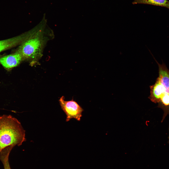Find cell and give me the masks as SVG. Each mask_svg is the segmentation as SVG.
<instances>
[{
	"label": "cell",
	"instance_id": "cell-2",
	"mask_svg": "<svg viewBox=\"0 0 169 169\" xmlns=\"http://www.w3.org/2000/svg\"><path fill=\"white\" fill-rule=\"evenodd\" d=\"M154 59L158 66L159 76L155 84L150 86L148 98L152 102L158 103V107L163 110L162 122L169 114V70L164 64H160Z\"/></svg>",
	"mask_w": 169,
	"mask_h": 169
},
{
	"label": "cell",
	"instance_id": "cell-1",
	"mask_svg": "<svg viewBox=\"0 0 169 169\" xmlns=\"http://www.w3.org/2000/svg\"><path fill=\"white\" fill-rule=\"evenodd\" d=\"M26 140L25 131L17 119L11 115H0V152L20 146Z\"/></svg>",
	"mask_w": 169,
	"mask_h": 169
},
{
	"label": "cell",
	"instance_id": "cell-6",
	"mask_svg": "<svg viewBox=\"0 0 169 169\" xmlns=\"http://www.w3.org/2000/svg\"><path fill=\"white\" fill-rule=\"evenodd\" d=\"M26 33L9 39L0 40V53L20 45L28 38Z\"/></svg>",
	"mask_w": 169,
	"mask_h": 169
},
{
	"label": "cell",
	"instance_id": "cell-9",
	"mask_svg": "<svg viewBox=\"0 0 169 169\" xmlns=\"http://www.w3.org/2000/svg\"><path fill=\"white\" fill-rule=\"evenodd\" d=\"M168 142L169 144V135L168 137Z\"/></svg>",
	"mask_w": 169,
	"mask_h": 169
},
{
	"label": "cell",
	"instance_id": "cell-4",
	"mask_svg": "<svg viewBox=\"0 0 169 169\" xmlns=\"http://www.w3.org/2000/svg\"><path fill=\"white\" fill-rule=\"evenodd\" d=\"M64 99V96H62L59 102L62 109L66 115V121L68 122L72 118L80 121L83 109L73 99L67 101Z\"/></svg>",
	"mask_w": 169,
	"mask_h": 169
},
{
	"label": "cell",
	"instance_id": "cell-3",
	"mask_svg": "<svg viewBox=\"0 0 169 169\" xmlns=\"http://www.w3.org/2000/svg\"><path fill=\"white\" fill-rule=\"evenodd\" d=\"M42 27L20 45L15 50L23 60H35L41 57L46 39Z\"/></svg>",
	"mask_w": 169,
	"mask_h": 169
},
{
	"label": "cell",
	"instance_id": "cell-8",
	"mask_svg": "<svg viewBox=\"0 0 169 169\" xmlns=\"http://www.w3.org/2000/svg\"><path fill=\"white\" fill-rule=\"evenodd\" d=\"M12 150L11 148H7L0 152V161L3 164L4 169H11L9 162V157Z\"/></svg>",
	"mask_w": 169,
	"mask_h": 169
},
{
	"label": "cell",
	"instance_id": "cell-7",
	"mask_svg": "<svg viewBox=\"0 0 169 169\" xmlns=\"http://www.w3.org/2000/svg\"><path fill=\"white\" fill-rule=\"evenodd\" d=\"M134 4H146L161 6L169 9V1L168 0H134Z\"/></svg>",
	"mask_w": 169,
	"mask_h": 169
},
{
	"label": "cell",
	"instance_id": "cell-5",
	"mask_svg": "<svg viewBox=\"0 0 169 169\" xmlns=\"http://www.w3.org/2000/svg\"><path fill=\"white\" fill-rule=\"evenodd\" d=\"M23 60L21 54L16 50L11 54L0 56V64L8 71L18 65Z\"/></svg>",
	"mask_w": 169,
	"mask_h": 169
}]
</instances>
